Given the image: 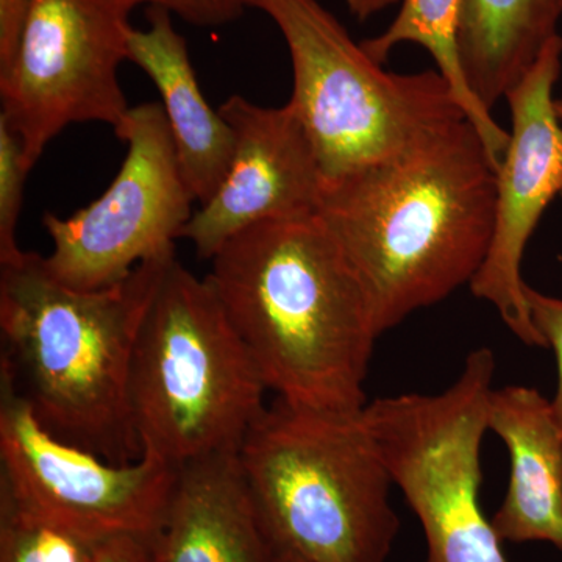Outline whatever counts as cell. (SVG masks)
Wrapping results in <instances>:
<instances>
[{
  "mask_svg": "<svg viewBox=\"0 0 562 562\" xmlns=\"http://www.w3.org/2000/svg\"><path fill=\"white\" fill-rule=\"evenodd\" d=\"M495 176L482 136L458 117L327 181L317 214L360 277L380 336L471 286L494 232Z\"/></svg>",
  "mask_w": 562,
  "mask_h": 562,
  "instance_id": "6da1fadb",
  "label": "cell"
},
{
  "mask_svg": "<svg viewBox=\"0 0 562 562\" xmlns=\"http://www.w3.org/2000/svg\"><path fill=\"white\" fill-rule=\"evenodd\" d=\"M268 391L297 408L353 414L380 338L368 294L319 214L233 236L206 276Z\"/></svg>",
  "mask_w": 562,
  "mask_h": 562,
  "instance_id": "7a4b0ae2",
  "label": "cell"
},
{
  "mask_svg": "<svg viewBox=\"0 0 562 562\" xmlns=\"http://www.w3.org/2000/svg\"><path fill=\"white\" fill-rule=\"evenodd\" d=\"M173 258L98 291L65 286L35 251L0 265V376L61 441L116 464L143 457L128 405L133 351Z\"/></svg>",
  "mask_w": 562,
  "mask_h": 562,
  "instance_id": "3957f363",
  "label": "cell"
},
{
  "mask_svg": "<svg viewBox=\"0 0 562 562\" xmlns=\"http://www.w3.org/2000/svg\"><path fill=\"white\" fill-rule=\"evenodd\" d=\"M364 409V408H362ZM361 412L277 398L238 458L273 552L306 562H386L401 520L391 473Z\"/></svg>",
  "mask_w": 562,
  "mask_h": 562,
  "instance_id": "277c9868",
  "label": "cell"
},
{
  "mask_svg": "<svg viewBox=\"0 0 562 562\" xmlns=\"http://www.w3.org/2000/svg\"><path fill=\"white\" fill-rule=\"evenodd\" d=\"M262 380L210 281L173 258L140 324L128 405L144 452L176 465L241 450Z\"/></svg>",
  "mask_w": 562,
  "mask_h": 562,
  "instance_id": "5b68a950",
  "label": "cell"
},
{
  "mask_svg": "<svg viewBox=\"0 0 562 562\" xmlns=\"http://www.w3.org/2000/svg\"><path fill=\"white\" fill-rule=\"evenodd\" d=\"M283 35L292 65V113L325 180L387 160L447 122L465 117L436 69L390 72L319 0H251Z\"/></svg>",
  "mask_w": 562,
  "mask_h": 562,
  "instance_id": "8992f818",
  "label": "cell"
},
{
  "mask_svg": "<svg viewBox=\"0 0 562 562\" xmlns=\"http://www.w3.org/2000/svg\"><path fill=\"white\" fill-rule=\"evenodd\" d=\"M138 0H32L16 49L0 69L2 114L35 166L72 124L116 128L128 106L120 81Z\"/></svg>",
  "mask_w": 562,
  "mask_h": 562,
  "instance_id": "52a82bcc",
  "label": "cell"
},
{
  "mask_svg": "<svg viewBox=\"0 0 562 562\" xmlns=\"http://www.w3.org/2000/svg\"><path fill=\"white\" fill-rule=\"evenodd\" d=\"M114 133L127 155L109 190L69 217H43L52 241L44 265L72 290L113 286L140 262L176 254L194 214L161 103L131 106Z\"/></svg>",
  "mask_w": 562,
  "mask_h": 562,
  "instance_id": "ba28073f",
  "label": "cell"
},
{
  "mask_svg": "<svg viewBox=\"0 0 562 562\" xmlns=\"http://www.w3.org/2000/svg\"><path fill=\"white\" fill-rule=\"evenodd\" d=\"M180 465L144 452L116 464L52 435L0 376V494L92 543L149 541L160 527Z\"/></svg>",
  "mask_w": 562,
  "mask_h": 562,
  "instance_id": "9c48e42d",
  "label": "cell"
},
{
  "mask_svg": "<svg viewBox=\"0 0 562 562\" xmlns=\"http://www.w3.org/2000/svg\"><path fill=\"white\" fill-rule=\"evenodd\" d=\"M562 70V36L547 44L522 80L506 94L512 132L495 176V221L490 250L471 283L506 327L530 347H547L525 297L522 261L532 233L562 194V121L554 85Z\"/></svg>",
  "mask_w": 562,
  "mask_h": 562,
  "instance_id": "30bf717a",
  "label": "cell"
},
{
  "mask_svg": "<svg viewBox=\"0 0 562 562\" xmlns=\"http://www.w3.org/2000/svg\"><path fill=\"white\" fill-rule=\"evenodd\" d=\"M220 111L235 133L231 168L180 236L206 260L261 222L319 213L327 184L312 139L290 106H261L231 95Z\"/></svg>",
  "mask_w": 562,
  "mask_h": 562,
  "instance_id": "8fae6325",
  "label": "cell"
},
{
  "mask_svg": "<svg viewBox=\"0 0 562 562\" xmlns=\"http://www.w3.org/2000/svg\"><path fill=\"white\" fill-rule=\"evenodd\" d=\"M151 562H272L238 453L181 465L149 541Z\"/></svg>",
  "mask_w": 562,
  "mask_h": 562,
  "instance_id": "7c38bea8",
  "label": "cell"
},
{
  "mask_svg": "<svg viewBox=\"0 0 562 562\" xmlns=\"http://www.w3.org/2000/svg\"><path fill=\"white\" fill-rule=\"evenodd\" d=\"M487 428L512 461L508 490L491 519L498 538L549 542L562 552V435L550 401L535 387H494Z\"/></svg>",
  "mask_w": 562,
  "mask_h": 562,
  "instance_id": "4fadbf2b",
  "label": "cell"
},
{
  "mask_svg": "<svg viewBox=\"0 0 562 562\" xmlns=\"http://www.w3.org/2000/svg\"><path fill=\"white\" fill-rule=\"evenodd\" d=\"M147 27H132L128 61L160 92L181 173L199 206L216 194L231 168L235 133L220 110L206 101L192 68L187 40L168 10L149 7Z\"/></svg>",
  "mask_w": 562,
  "mask_h": 562,
  "instance_id": "5bb4252c",
  "label": "cell"
},
{
  "mask_svg": "<svg viewBox=\"0 0 562 562\" xmlns=\"http://www.w3.org/2000/svg\"><path fill=\"white\" fill-rule=\"evenodd\" d=\"M562 0H462L460 57L475 98L494 109L560 35Z\"/></svg>",
  "mask_w": 562,
  "mask_h": 562,
  "instance_id": "9a60e30c",
  "label": "cell"
},
{
  "mask_svg": "<svg viewBox=\"0 0 562 562\" xmlns=\"http://www.w3.org/2000/svg\"><path fill=\"white\" fill-rule=\"evenodd\" d=\"M461 10L462 0H401V9L386 31L362 41L361 46L380 65H384L392 50L401 44L424 47L436 63V70L449 83L465 120L482 136L498 169L508 146L509 132L475 98L465 80L458 44Z\"/></svg>",
  "mask_w": 562,
  "mask_h": 562,
  "instance_id": "2e32d148",
  "label": "cell"
},
{
  "mask_svg": "<svg viewBox=\"0 0 562 562\" xmlns=\"http://www.w3.org/2000/svg\"><path fill=\"white\" fill-rule=\"evenodd\" d=\"M95 543L0 494V562H94Z\"/></svg>",
  "mask_w": 562,
  "mask_h": 562,
  "instance_id": "e0dca14e",
  "label": "cell"
},
{
  "mask_svg": "<svg viewBox=\"0 0 562 562\" xmlns=\"http://www.w3.org/2000/svg\"><path fill=\"white\" fill-rule=\"evenodd\" d=\"M32 169L20 135L0 114V265L13 261L24 251L18 244L16 232L25 180Z\"/></svg>",
  "mask_w": 562,
  "mask_h": 562,
  "instance_id": "ac0fdd59",
  "label": "cell"
},
{
  "mask_svg": "<svg viewBox=\"0 0 562 562\" xmlns=\"http://www.w3.org/2000/svg\"><path fill=\"white\" fill-rule=\"evenodd\" d=\"M525 297H527L528 308H530L536 328L541 333L547 347H552L554 357H557L558 386L550 405H552L553 417L562 435V299L542 294V292L532 290L528 284L525 286Z\"/></svg>",
  "mask_w": 562,
  "mask_h": 562,
  "instance_id": "d6986e66",
  "label": "cell"
},
{
  "mask_svg": "<svg viewBox=\"0 0 562 562\" xmlns=\"http://www.w3.org/2000/svg\"><path fill=\"white\" fill-rule=\"evenodd\" d=\"M149 7L168 10L195 27L231 24L251 9V0H138Z\"/></svg>",
  "mask_w": 562,
  "mask_h": 562,
  "instance_id": "ffe728a7",
  "label": "cell"
},
{
  "mask_svg": "<svg viewBox=\"0 0 562 562\" xmlns=\"http://www.w3.org/2000/svg\"><path fill=\"white\" fill-rule=\"evenodd\" d=\"M32 0H0V69L9 65Z\"/></svg>",
  "mask_w": 562,
  "mask_h": 562,
  "instance_id": "44dd1931",
  "label": "cell"
},
{
  "mask_svg": "<svg viewBox=\"0 0 562 562\" xmlns=\"http://www.w3.org/2000/svg\"><path fill=\"white\" fill-rule=\"evenodd\" d=\"M94 562H151L146 539L114 538L95 546Z\"/></svg>",
  "mask_w": 562,
  "mask_h": 562,
  "instance_id": "7402d4cb",
  "label": "cell"
},
{
  "mask_svg": "<svg viewBox=\"0 0 562 562\" xmlns=\"http://www.w3.org/2000/svg\"><path fill=\"white\" fill-rule=\"evenodd\" d=\"M397 2L401 0H346L350 13L360 21L369 20Z\"/></svg>",
  "mask_w": 562,
  "mask_h": 562,
  "instance_id": "603a6c76",
  "label": "cell"
},
{
  "mask_svg": "<svg viewBox=\"0 0 562 562\" xmlns=\"http://www.w3.org/2000/svg\"><path fill=\"white\" fill-rule=\"evenodd\" d=\"M272 562H306L299 560V558L290 557V554L276 553L273 554Z\"/></svg>",
  "mask_w": 562,
  "mask_h": 562,
  "instance_id": "cb8c5ba5",
  "label": "cell"
},
{
  "mask_svg": "<svg viewBox=\"0 0 562 562\" xmlns=\"http://www.w3.org/2000/svg\"><path fill=\"white\" fill-rule=\"evenodd\" d=\"M557 111H558V116H560L561 121H562V98L557 99Z\"/></svg>",
  "mask_w": 562,
  "mask_h": 562,
  "instance_id": "d4e9b609",
  "label": "cell"
}]
</instances>
